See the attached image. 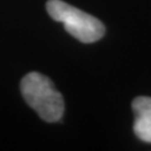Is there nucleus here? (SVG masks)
Instances as JSON below:
<instances>
[{
    "label": "nucleus",
    "mask_w": 151,
    "mask_h": 151,
    "mask_svg": "<svg viewBox=\"0 0 151 151\" xmlns=\"http://www.w3.org/2000/svg\"><path fill=\"white\" fill-rule=\"evenodd\" d=\"M20 91L25 101L46 122H58L65 110L63 95L47 76L32 72L24 76Z\"/></svg>",
    "instance_id": "nucleus-1"
},
{
    "label": "nucleus",
    "mask_w": 151,
    "mask_h": 151,
    "mask_svg": "<svg viewBox=\"0 0 151 151\" xmlns=\"http://www.w3.org/2000/svg\"><path fill=\"white\" fill-rule=\"evenodd\" d=\"M46 9L55 22H62L65 30L82 43L97 42L105 34L104 25L97 18L62 0H48Z\"/></svg>",
    "instance_id": "nucleus-2"
},
{
    "label": "nucleus",
    "mask_w": 151,
    "mask_h": 151,
    "mask_svg": "<svg viewBox=\"0 0 151 151\" xmlns=\"http://www.w3.org/2000/svg\"><path fill=\"white\" fill-rule=\"evenodd\" d=\"M131 106L134 114V134L141 141L151 143V97H135Z\"/></svg>",
    "instance_id": "nucleus-3"
}]
</instances>
